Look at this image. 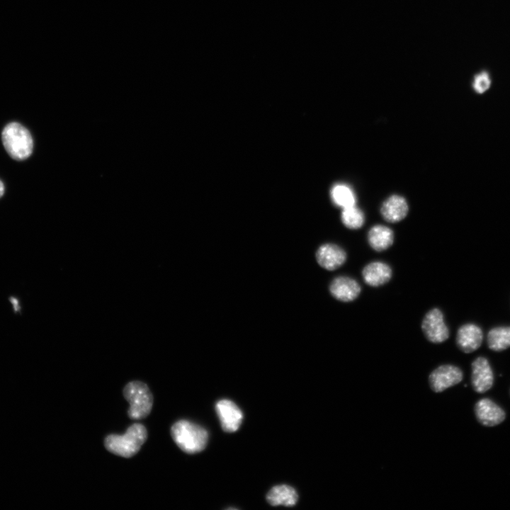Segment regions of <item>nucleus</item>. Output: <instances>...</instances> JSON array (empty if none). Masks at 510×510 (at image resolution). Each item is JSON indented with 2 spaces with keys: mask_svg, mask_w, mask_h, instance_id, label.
Wrapping results in <instances>:
<instances>
[{
  "mask_svg": "<svg viewBox=\"0 0 510 510\" xmlns=\"http://www.w3.org/2000/svg\"><path fill=\"white\" fill-rule=\"evenodd\" d=\"M298 494L292 487L281 484L273 487L268 493L266 499L272 506H292L298 501Z\"/></svg>",
  "mask_w": 510,
  "mask_h": 510,
  "instance_id": "dca6fc26",
  "label": "nucleus"
},
{
  "mask_svg": "<svg viewBox=\"0 0 510 510\" xmlns=\"http://www.w3.org/2000/svg\"><path fill=\"white\" fill-rule=\"evenodd\" d=\"M174 443L184 453L195 454L205 449L208 439L207 431L192 421L181 419L170 430Z\"/></svg>",
  "mask_w": 510,
  "mask_h": 510,
  "instance_id": "f03ea898",
  "label": "nucleus"
},
{
  "mask_svg": "<svg viewBox=\"0 0 510 510\" xmlns=\"http://www.w3.org/2000/svg\"><path fill=\"white\" fill-rule=\"evenodd\" d=\"M463 372L457 366L443 365L435 369L429 376L431 389L436 392L459 383L463 380Z\"/></svg>",
  "mask_w": 510,
  "mask_h": 510,
  "instance_id": "423d86ee",
  "label": "nucleus"
},
{
  "mask_svg": "<svg viewBox=\"0 0 510 510\" xmlns=\"http://www.w3.org/2000/svg\"><path fill=\"white\" fill-rule=\"evenodd\" d=\"M381 214L387 222H396L403 220L408 212L405 199L400 196H392L381 207Z\"/></svg>",
  "mask_w": 510,
  "mask_h": 510,
  "instance_id": "4468645a",
  "label": "nucleus"
},
{
  "mask_svg": "<svg viewBox=\"0 0 510 510\" xmlns=\"http://www.w3.org/2000/svg\"><path fill=\"white\" fill-rule=\"evenodd\" d=\"M472 385L479 393L489 390L493 385L494 375L489 361L480 356L472 363Z\"/></svg>",
  "mask_w": 510,
  "mask_h": 510,
  "instance_id": "0eeeda50",
  "label": "nucleus"
},
{
  "mask_svg": "<svg viewBox=\"0 0 510 510\" xmlns=\"http://www.w3.org/2000/svg\"><path fill=\"white\" fill-rule=\"evenodd\" d=\"M331 197L334 203L346 208L356 205V196L352 188L345 183H338L333 186Z\"/></svg>",
  "mask_w": 510,
  "mask_h": 510,
  "instance_id": "a211bd4d",
  "label": "nucleus"
},
{
  "mask_svg": "<svg viewBox=\"0 0 510 510\" xmlns=\"http://www.w3.org/2000/svg\"><path fill=\"white\" fill-rule=\"evenodd\" d=\"M4 186L2 181L0 180V198L4 195Z\"/></svg>",
  "mask_w": 510,
  "mask_h": 510,
  "instance_id": "412c9836",
  "label": "nucleus"
},
{
  "mask_svg": "<svg viewBox=\"0 0 510 510\" xmlns=\"http://www.w3.org/2000/svg\"><path fill=\"white\" fill-rule=\"evenodd\" d=\"M318 264L328 271H334L341 266L346 260V251L335 244H324L316 253Z\"/></svg>",
  "mask_w": 510,
  "mask_h": 510,
  "instance_id": "9b49d317",
  "label": "nucleus"
},
{
  "mask_svg": "<svg viewBox=\"0 0 510 510\" xmlns=\"http://www.w3.org/2000/svg\"><path fill=\"white\" fill-rule=\"evenodd\" d=\"M392 273L390 266L382 261L370 262L362 271L365 283L372 287L380 286L387 283Z\"/></svg>",
  "mask_w": 510,
  "mask_h": 510,
  "instance_id": "ddd939ff",
  "label": "nucleus"
},
{
  "mask_svg": "<svg viewBox=\"0 0 510 510\" xmlns=\"http://www.w3.org/2000/svg\"><path fill=\"white\" fill-rule=\"evenodd\" d=\"M368 242L375 251H385L392 245L394 233L390 228L385 225H374L368 233Z\"/></svg>",
  "mask_w": 510,
  "mask_h": 510,
  "instance_id": "2eb2a0df",
  "label": "nucleus"
},
{
  "mask_svg": "<svg viewBox=\"0 0 510 510\" xmlns=\"http://www.w3.org/2000/svg\"><path fill=\"white\" fill-rule=\"evenodd\" d=\"M147 437L146 427L142 424L135 423L128 426L124 434L107 435L103 440V444L110 453L130 458L138 453Z\"/></svg>",
  "mask_w": 510,
  "mask_h": 510,
  "instance_id": "f257e3e1",
  "label": "nucleus"
},
{
  "mask_svg": "<svg viewBox=\"0 0 510 510\" xmlns=\"http://www.w3.org/2000/svg\"><path fill=\"white\" fill-rule=\"evenodd\" d=\"M123 395L130 404L127 414L130 419L142 420L149 415L154 397L146 383L140 380L130 381L124 386Z\"/></svg>",
  "mask_w": 510,
  "mask_h": 510,
  "instance_id": "7ed1b4c3",
  "label": "nucleus"
},
{
  "mask_svg": "<svg viewBox=\"0 0 510 510\" xmlns=\"http://www.w3.org/2000/svg\"><path fill=\"white\" fill-rule=\"evenodd\" d=\"M490 85L491 79L487 72H481L475 76L472 87L477 93H484L489 88Z\"/></svg>",
  "mask_w": 510,
  "mask_h": 510,
  "instance_id": "aec40b11",
  "label": "nucleus"
},
{
  "mask_svg": "<svg viewBox=\"0 0 510 510\" xmlns=\"http://www.w3.org/2000/svg\"><path fill=\"white\" fill-rule=\"evenodd\" d=\"M341 218L343 224L351 230L361 227L365 220L363 212L356 205L344 208Z\"/></svg>",
  "mask_w": 510,
  "mask_h": 510,
  "instance_id": "6ab92c4d",
  "label": "nucleus"
},
{
  "mask_svg": "<svg viewBox=\"0 0 510 510\" xmlns=\"http://www.w3.org/2000/svg\"><path fill=\"white\" fill-rule=\"evenodd\" d=\"M329 291L336 300L347 302H351L358 297L361 288L353 278L348 276H339L332 281Z\"/></svg>",
  "mask_w": 510,
  "mask_h": 510,
  "instance_id": "f8f14e48",
  "label": "nucleus"
},
{
  "mask_svg": "<svg viewBox=\"0 0 510 510\" xmlns=\"http://www.w3.org/2000/svg\"><path fill=\"white\" fill-rule=\"evenodd\" d=\"M475 412L478 421L485 426L501 424L506 417L505 412L492 400L484 398L475 404Z\"/></svg>",
  "mask_w": 510,
  "mask_h": 510,
  "instance_id": "1a4fd4ad",
  "label": "nucleus"
},
{
  "mask_svg": "<svg viewBox=\"0 0 510 510\" xmlns=\"http://www.w3.org/2000/svg\"><path fill=\"white\" fill-rule=\"evenodd\" d=\"M1 139L7 153L16 160L26 159L32 154V136L30 132L18 123L7 124L3 129Z\"/></svg>",
  "mask_w": 510,
  "mask_h": 510,
  "instance_id": "20e7f679",
  "label": "nucleus"
},
{
  "mask_svg": "<svg viewBox=\"0 0 510 510\" xmlns=\"http://www.w3.org/2000/svg\"><path fill=\"white\" fill-rule=\"evenodd\" d=\"M488 347L501 351L510 347V327L502 326L491 329L487 336Z\"/></svg>",
  "mask_w": 510,
  "mask_h": 510,
  "instance_id": "f3484780",
  "label": "nucleus"
},
{
  "mask_svg": "<svg viewBox=\"0 0 510 510\" xmlns=\"http://www.w3.org/2000/svg\"><path fill=\"white\" fill-rule=\"evenodd\" d=\"M216 412L225 431L234 432L239 429L243 415L233 402L228 400L218 401L216 404Z\"/></svg>",
  "mask_w": 510,
  "mask_h": 510,
  "instance_id": "6e6552de",
  "label": "nucleus"
},
{
  "mask_svg": "<svg viewBox=\"0 0 510 510\" xmlns=\"http://www.w3.org/2000/svg\"><path fill=\"white\" fill-rule=\"evenodd\" d=\"M483 332L477 324L468 323L462 325L458 330L456 343L458 348L464 353L475 351L482 344Z\"/></svg>",
  "mask_w": 510,
  "mask_h": 510,
  "instance_id": "9d476101",
  "label": "nucleus"
},
{
  "mask_svg": "<svg viewBox=\"0 0 510 510\" xmlns=\"http://www.w3.org/2000/svg\"><path fill=\"white\" fill-rule=\"evenodd\" d=\"M421 329L426 338L434 344H440L449 337V329L444 321L443 314L438 308H433L424 316Z\"/></svg>",
  "mask_w": 510,
  "mask_h": 510,
  "instance_id": "39448f33",
  "label": "nucleus"
}]
</instances>
